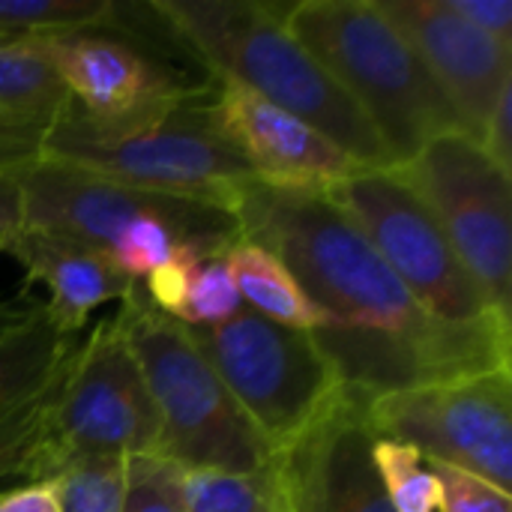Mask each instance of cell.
I'll list each match as a JSON object with an SVG mask.
<instances>
[{"label":"cell","mask_w":512,"mask_h":512,"mask_svg":"<svg viewBox=\"0 0 512 512\" xmlns=\"http://www.w3.org/2000/svg\"><path fill=\"white\" fill-rule=\"evenodd\" d=\"M207 255H201L195 246L189 243H174L171 255L144 276V291L150 297V303L177 318L186 306V297H189V288H192V279H195V270L198 264L204 261Z\"/></svg>","instance_id":"29"},{"label":"cell","mask_w":512,"mask_h":512,"mask_svg":"<svg viewBox=\"0 0 512 512\" xmlns=\"http://www.w3.org/2000/svg\"><path fill=\"white\" fill-rule=\"evenodd\" d=\"M171 249H174V237L162 222L135 219L120 234V240L114 243V249L108 255L123 276L141 282L150 270H156L171 255Z\"/></svg>","instance_id":"27"},{"label":"cell","mask_w":512,"mask_h":512,"mask_svg":"<svg viewBox=\"0 0 512 512\" xmlns=\"http://www.w3.org/2000/svg\"><path fill=\"white\" fill-rule=\"evenodd\" d=\"M429 207L489 309L512 321V180L465 132H444L393 168Z\"/></svg>","instance_id":"9"},{"label":"cell","mask_w":512,"mask_h":512,"mask_svg":"<svg viewBox=\"0 0 512 512\" xmlns=\"http://www.w3.org/2000/svg\"><path fill=\"white\" fill-rule=\"evenodd\" d=\"M72 96L48 63L36 36L0 33V111L57 117Z\"/></svg>","instance_id":"19"},{"label":"cell","mask_w":512,"mask_h":512,"mask_svg":"<svg viewBox=\"0 0 512 512\" xmlns=\"http://www.w3.org/2000/svg\"><path fill=\"white\" fill-rule=\"evenodd\" d=\"M21 228V192L12 174L0 171V237Z\"/></svg>","instance_id":"34"},{"label":"cell","mask_w":512,"mask_h":512,"mask_svg":"<svg viewBox=\"0 0 512 512\" xmlns=\"http://www.w3.org/2000/svg\"><path fill=\"white\" fill-rule=\"evenodd\" d=\"M375 471L384 483L393 512H435L441 504V486L429 468H423V453L411 444L375 438L372 447Z\"/></svg>","instance_id":"23"},{"label":"cell","mask_w":512,"mask_h":512,"mask_svg":"<svg viewBox=\"0 0 512 512\" xmlns=\"http://www.w3.org/2000/svg\"><path fill=\"white\" fill-rule=\"evenodd\" d=\"M0 512H60L54 483H24L0 492Z\"/></svg>","instance_id":"33"},{"label":"cell","mask_w":512,"mask_h":512,"mask_svg":"<svg viewBox=\"0 0 512 512\" xmlns=\"http://www.w3.org/2000/svg\"><path fill=\"white\" fill-rule=\"evenodd\" d=\"M207 99L210 93L123 117H90L69 102L48 123L39 159L228 210L234 186L255 171L222 135Z\"/></svg>","instance_id":"3"},{"label":"cell","mask_w":512,"mask_h":512,"mask_svg":"<svg viewBox=\"0 0 512 512\" xmlns=\"http://www.w3.org/2000/svg\"><path fill=\"white\" fill-rule=\"evenodd\" d=\"M54 117L0 111V171L12 174L30 162H39L48 123Z\"/></svg>","instance_id":"30"},{"label":"cell","mask_w":512,"mask_h":512,"mask_svg":"<svg viewBox=\"0 0 512 512\" xmlns=\"http://www.w3.org/2000/svg\"><path fill=\"white\" fill-rule=\"evenodd\" d=\"M285 27L357 102L384 141L393 168L462 123L378 0L288 3Z\"/></svg>","instance_id":"4"},{"label":"cell","mask_w":512,"mask_h":512,"mask_svg":"<svg viewBox=\"0 0 512 512\" xmlns=\"http://www.w3.org/2000/svg\"><path fill=\"white\" fill-rule=\"evenodd\" d=\"M282 474V471H279ZM267 512H288V495H285V483H282V498H279V504H273Z\"/></svg>","instance_id":"36"},{"label":"cell","mask_w":512,"mask_h":512,"mask_svg":"<svg viewBox=\"0 0 512 512\" xmlns=\"http://www.w3.org/2000/svg\"><path fill=\"white\" fill-rule=\"evenodd\" d=\"M189 333L273 459L294 450L345 396L312 330L240 309L222 324Z\"/></svg>","instance_id":"6"},{"label":"cell","mask_w":512,"mask_h":512,"mask_svg":"<svg viewBox=\"0 0 512 512\" xmlns=\"http://www.w3.org/2000/svg\"><path fill=\"white\" fill-rule=\"evenodd\" d=\"M282 498V474L276 459L255 474H231L216 468H183L186 512H267Z\"/></svg>","instance_id":"20"},{"label":"cell","mask_w":512,"mask_h":512,"mask_svg":"<svg viewBox=\"0 0 512 512\" xmlns=\"http://www.w3.org/2000/svg\"><path fill=\"white\" fill-rule=\"evenodd\" d=\"M324 192L366 234L426 315L450 324L498 315L459 264L429 207L393 168H363Z\"/></svg>","instance_id":"10"},{"label":"cell","mask_w":512,"mask_h":512,"mask_svg":"<svg viewBox=\"0 0 512 512\" xmlns=\"http://www.w3.org/2000/svg\"><path fill=\"white\" fill-rule=\"evenodd\" d=\"M126 459H72L48 483L60 512H120Z\"/></svg>","instance_id":"24"},{"label":"cell","mask_w":512,"mask_h":512,"mask_svg":"<svg viewBox=\"0 0 512 512\" xmlns=\"http://www.w3.org/2000/svg\"><path fill=\"white\" fill-rule=\"evenodd\" d=\"M486 156L504 168L507 174H512V81L504 84L492 114H489V123H486V135H483V144Z\"/></svg>","instance_id":"32"},{"label":"cell","mask_w":512,"mask_h":512,"mask_svg":"<svg viewBox=\"0 0 512 512\" xmlns=\"http://www.w3.org/2000/svg\"><path fill=\"white\" fill-rule=\"evenodd\" d=\"M36 297H30L27 291H21L18 297H12V300H0V336L6 333V330H12V327H18L33 309H36Z\"/></svg>","instance_id":"35"},{"label":"cell","mask_w":512,"mask_h":512,"mask_svg":"<svg viewBox=\"0 0 512 512\" xmlns=\"http://www.w3.org/2000/svg\"><path fill=\"white\" fill-rule=\"evenodd\" d=\"M282 483H285V480H282ZM285 495H288V492H285ZM288 512H300L297 507H294V501H291V498H288Z\"/></svg>","instance_id":"37"},{"label":"cell","mask_w":512,"mask_h":512,"mask_svg":"<svg viewBox=\"0 0 512 512\" xmlns=\"http://www.w3.org/2000/svg\"><path fill=\"white\" fill-rule=\"evenodd\" d=\"M243 309V300L237 294L231 267H228V252L225 255H210L198 264L189 297L177 321L186 327H210L234 318Z\"/></svg>","instance_id":"26"},{"label":"cell","mask_w":512,"mask_h":512,"mask_svg":"<svg viewBox=\"0 0 512 512\" xmlns=\"http://www.w3.org/2000/svg\"><path fill=\"white\" fill-rule=\"evenodd\" d=\"M117 0H0V33L51 36L117 27Z\"/></svg>","instance_id":"22"},{"label":"cell","mask_w":512,"mask_h":512,"mask_svg":"<svg viewBox=\"0 0 512 512\" xmlns=\"http://www.w3.org/2000/svg\"><path fill=\"white\" fill-rule=\"evenodd\" d=\"M21 192V228L51 231L111 252L135 219L162 222L174 243L201 255H225L243 240L234 213L192 198L126 186L63 162H30L12 171Z\"/></svg>","instance_id":"8"},{"label":"cell","mask_w":512,"mask_h":512,"mask_svg":"<svg viewBox=\"0 0 512 512\" xmlns=\"http://www.w3.org/2000/svg\"><path fill=\"white\" fill-rule=\"evenodd\" d=\"M363 420L375 438L411 444L512 495V369L366 399Z\"/></svg>","instance_id":"11"},{"label":"cell","mask_w":512,"mask_h":512,"mask_svg":"<svg viewBox=\"0 0 512 512\" xmlns=\"http://www.w3.org/2000/svg\"><path fill=\"white\" fill-rule=\"evenodd\" d=\"M114 318L156 405L162 459L186 471L216 468L231 474H255L273 462L255 426L198 351L189 327L159 312L141 282H132Z\"/></svg>","instance_id":"5"},{"label":"cell","mask_w":512,"mask_h":512,"mask_svg":"<svg viewBox=\"0 0 512 512\" xmlns=\"http://www.w3.org/2000/svg\"><path fill=\"white\" fill-rule=\"evenodd\" d=\"M426 462L441 486V504H438L441 512H512V498L507 492L438 459H426Z\"/></svg>","instance_id":"28"},{"label":"cell","mask_w":512,"mask_h":512,"mask_svg":"<svg viewBox=\"0 0 512 512\" xmlns=\"http://www.w3.org/2000/svg\"><path fill=\"white\" fill-rule=\"evenodd\" d=\"M366 399L345 390L339 405L276 465L300 512H393L372 462L375 435L363 420Z\"/></svg>","instance_id":"14"},{"label":"cell","mask_w":512,"mask_h":512,"mask_svg":"<svg viewBox=\"0 0 512 512\" xmlns=\"http://www.w3.org/2000/svg\"><path fill=\"white\" fill-rule=\"evenodd\" d=\"M228 267L240 300H246L255 315L294 330H318L330 324L327 315L303 294L285 264L267 249L240 240L228 249Z\"/></svg>","instance_id":"18"},{"label":"cell","mask_w":512,"mask_h":512,"mask_svg":"<svg viewBox=\"0 0 512 512\" xmlns=\"http://www.w3.org/2000/svg\"><path fill=\"white\" fill-rule=\"evenodd\" d=\"M162 21L210 75L237 81L309 123L360 168H393L375 126L330 72L285 27L288 3L267 0H150Z\"/></svg>","instance_id":"2"},{"label":"cell","mask_w":512,"mask_h":512,"mask_svg":"<svg viewBox=\"0 0 512 512\" xmlns=\"http://www.w3.org/2000/svg\"><path fill=\"white\" fill-rule=\"evenodd\" d=\"M69 360L51 375V381L27 405H21L9 420L0 423V492H6L15 480L36 483L39 450H42V441L48 432V417H51V408L63 387Z\"/></svg>","instance_id":"21"},{"label":"cell","mask_w":512,"mask_h":512,"mask_svg":"<svg viewBox=\"0 0 512 512\" xmlns=\"http://www.w3.org/2000/svg\"><path fill=\"white\" fill-rule=\"evenodd\" d=\"M0 252L12 255L27 282L48 288L45 309L63 333H78L90 312L108 300H123L135 279L123 276L111 255L63 234L18 228L0 237Z\"/></svg>","instance_id":"16"},{"label":"cell","mask_w":512,"mask_h":512,"mask_svg":"<svg viewBox=\"0 0 512 512\" xmlns=\"http://www.w3.org/2000/svg\"><path fill=\"white\" fill-rule=\"evenodd\" d=\"M210 81V114L222 135L249 162L255 177L285 186L327 189L363 171L309 123L270 105L237 81L219 75H210Z\"/></svg>","instance_id":"15"},{"label":"cell","mask_w":512,"mask_h":512,"mask_svg":"<svg viewBox=\"0 0 512 512\" xmlns=\"http://www.w3.org/2000/svg\"><path fill=\"white\" fill-rule=\"evenodd\" d=\"M447 6L468 24L512 48V3L510 0H447Z\"/></svg>","instance_id":"31"},{"label":"cell","mask_w":512,"mask_h":512,"mask_svg":"<svg viewBox=\"0 0 512 512\" xmlns=\"http://www.w3.org/2000/svg\"><path fill=\"white\" fill-rule=\"evenodd\" d=\"M162 423L117 318H102L75 348L48 417L36 483L72 459L159 456Z\"/></svg>","instance_id":"7"},{"label":"cell","mask_w":512,"mask_h":512,"mask_svg":"<svg viewBox=\"0 0 512 512\" xmlns=\"http://www.w3.org/2000/svg\"><path fill=\"white\" fill-rule=\"evenodd\" d=\"M78 336L63 333L48 315L45 300L0 336V423L27 405L51 375L75 354Z\"/></svg>","instance_id":"17"},{"label":"cell","mask_w":512,"mask_h":512,"mask_svg":"<svg viewBox=\"0 0 512 512\" xmlns=\"http://www.w3.org/2000/svg\"><path fill=\"white\" fill-rule=\"evenodd\" d=\"M120 512H186L183 468L162 456L126 459Z\"/></svg>","instance_id":"25"},{"label":"cell","mask_w":512,"mask_h":512,"mask_svg":"<svg viewBox=\"0 0 512 512\" xmlns=\"http://www.w3.org/2000/svg\"><path fill=\"white\" fill-rule=\"evenodd\" d=\"M72 102L90 117H123L153 105L207 96L213 81H198L126 36L75 30L36 36Z\"/></svg>","instance_id":"12"},{"label":"cell","mask_w":512,"mask_h":512,"mask_svg":"<svg viewBox=\"0 0 512 512\" xmlns=\"http://www.w3.org/2000/svg\"><path fill=\"white\" fill-rule=\"evenodd\" d=\"M378 6L423 60L462 132L483 144L489 114L512 81V48L468 24L447 0H378Z\"/></svg>","instance_id":"13"},{"label":"cell","mask_w":512,"mask_h":512,"mask_svg":"<svg viewBox=\"0 0 512 512\" xmlns=\"http://www.w3.org/2000/svg\"><path fill=\"white\" fill-rule=\"evenodd\" d=\"M228 210L246 243L276 255L330 324L429 339L450 327L420 309L366 234L318 186L246 177Z\"/></svg>","instance_id":"1"}]
</instances>
